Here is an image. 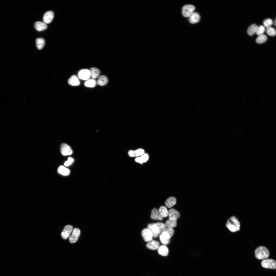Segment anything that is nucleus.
I'll return each instance as SVG.
<instances>
[{"instance_id":"obj_1","label":"nucleus","mask_w":276,"mask_h":276,"mask_svg":"<svg viewBox=\"0 0 276 276\" xmlns=\"http://www.w3.org/2000/svg\"><path fill=\"white\" fill-rule=\"evenodd\" d=\"M165 224L161 222L150 224L147 226L153 234V237L156 238L160 235L166 228Z\"/></svg>"},{"instance_id":"obj_2","label":"nucleus","mask_w":276,"mask_h":276,"mask_svg":"<svg viewBox=\"0 0 276 276\" xmlns=\"http://www.w3.org/2000/svg\"><path fill=\"white\" fill-rule=\"evenodd\" d=\"M226 227L232 232H235L240 230V223L236 216H233L228 220L226 224Z\"/></svg>"},{"instance_id":"obj_3","label":"nucleus","mask_w":276,"mask_h":276,"mask_svg":"<svg viewBox=\"0 0 276 276\" xmlns=\"http://www.w3.org/2000/svg\"><path fill=\"white\" fill-rule=\"evenodd\" d=\"M256 258L259 260L267 258L269 256V252L267 248L264 246H260L255 251Z\"/></svg>"},{"instance_id":"obj_4","label":"nucleus","mask_w":276,"mask_h":276,"mask_svg":"<svg viewBox=\"0 0 276 276\" xmlns=\"http://www.w3.org/2000/svg\"><path fill=\"white\" fill-rule=\"evenodd\" d=\"M195 9V6L192 5H185L182 9V15L184 17H189L194 12Z\"/></svg>"},{"instance_id":"obj_5","label":"nucleus","mask_w":276,"mask_h":276,"mask_svg":"<svg viewBox=\"0 0 276 276\" xmlns=\"http://www.w3.org/2000/svg\"><path fill=\"white\" fill-rule=\"evenodd\" d=\"M262 266L266 268L275 269L276 268V261L275 260L267 259L263 260L261 262Z\"/></svg>"},{"instance_id":"obj_6","label":"nucleus","mask_w":276,"mask_h":276,"mask_svg":"<svg viewBox=\"0 0 276 276\" xmlns=\"http://www.w3.org/2000/svg\"><path fill=\"white\" fill-rule=\"evenodd\" d=\"M142 237L146 242H150L152 240L153 234L151 231L148 228L143 229L141 232Z\"/></svg>"},{"instance_id":"obj_7","label":"nucleus","mask_w":276,"mask_h":276,"mask_svg":"<svg viewBox=\"0 0 276 276\" xmlns=\"http://www.w3.org/2000/svg\"><path fill=\"white\" fill-rule=\"evenodd\" d=\"M80 229L77 228H75L72 231V234L70 237L69 242L71 243H75L77 240L80 234Z\"/></svg>"},{"instance_id":"obj_8","label":"nucleus","mask_w":276,"mask_h":276,"mask_svg":"<svg viewBox=\"0 0 276 276\" xmlns=\"http://www.w3.org/2000/svg\"><path fill=\"white\" fill-rule=\"evenodd\" d=\"M73 228V226L72 225H66L61 233V235L62 238L64 239H67L72 232Z\"/></svg>"},{"instance_id":"obj_9","label":"nucleus","mask_w":276,"mask_h":276,"mask_svg":"<svg viewBox=\"0 0 276 276\" xmlns=\"http://www.w3.org/2000/svg\"><path fill=\"white\" fill-rule=\"evenodd\" d=\"M78 75L79 78L81 79L87 80L90 76V71L86 69H81L79 72Z\"/></svg>"},{"instance_id":"obj_10","label":"nucleus","mask_w":276,"mask_h":276,"mask_svg":"<svg viewBox=\"0 0 276 276\" xmlns=\"http://www.w3.org/2000/svg\"><path fill=\"white\" fill-rule=\"evenodd\" d=\"M61 151L62 154L64 156L71 155L73 153L72 150L70 146L65 143L61 145Z\"/></svg>"},{"instance_id":"obj_11","label":"nucleus","mask_w":276,"mask_h":276,"mask_svg":"<svg viewBox=\"0 0 276 276\" xmlns=\"http://www.w3.org/2000/svg\"><path fill=\"white\" fill-rule=\"evenodd\" d=\"M169 219L172 220H177L180 217V213L174 209H171L168 211Z\"/></svg>"},{"instance_id":"obj_12","label":"nucleus","mask_w":276,"mask_h":276,"mask_svg":"<svg viewBox=\"0 0 276 276\" xmlns=\"http://www.w3.org/2000/svg\"><path fill=\"white\" fill-rule=\"evenodd\" d=\"M54 16V13L52 11H49L46 12L43 15V22L46 24L50 23L52 21Z\"/></svg>"},{"instance_id":"obj_13","label":"nucleus","mask_w":276,"mask_h":276,"mask_svg":"<svg viewBox=\"0 0 276 276\" xmlns=\"http://www.w3.org/2000/svg\"><path fill=\"white\" fill-rule=\"evenodd\" d=\"M188 17L189 22L192 24H194L198 22L200 18L199 14L197 12H194Z\"/></svg>"},{"instance_id":"obj_14","label":"nucleus","mask_w":276,"mask_h":276,"mask_svg":"<svg viewBox=\"0 0 276 276\" xmlns=\"http://www.w3.org/2000/svg\"><path fill=\"white\" fill-rule=\"evenodd\" d=\"M151 217L152 219L154 220H162L163 219L158 210L155 208H153L152 210Z\"/></svg>"},{"instance_id":"obj_15","label":"nucleus","mask_w":276,"mask_h":276,"mask_svg":"<svg viewBox=\"0 0 276 276\" xmlns=\"http://www.w3.org/2000/svg\"><path fill=\"white\" fill-rule=\"evenodd\" d=\"M159 247V242L156 240H152L146 245V247L149 249L155 250L158 249Z\"/></svg>"},{"instance_id":"obj_16","label":"nucleus","mask_w":276,"mask_h":276,"mask_svg":"<svg viewBox=\"0 0 276 276\" xmlns=\"http://www.w3.org/2000/svg\"><path fill=\"white\" fill-rule=\"evenodd\" d=\"M35 29L38 31H41L45 30L47 27V25L43 22L37 21L34 24Z\"/></svg>"},{"instance_id":"obj_17","label":"nucleus","mask_w":276,"mask_h":276,"mask_svg":"<svg viewBox=\"0 0 276 276\" xmlns=\"http://www.w3.org/2000/svg\"><path fill=\"white\" fill-rule=\"evenodd\" d=\"M68 83L69 85L72 86H77L80 84L79 80L76 76L75 75L72 76L68 79Z\"/></svg>"},{"instance_id":"obj_18","label":"nucleus","mask_w":276,"mask_h":276,"mask_svg":"<svg viewBox=\"0 0 276 276\" xmlns=\"http://www.w3.org/2000/svg\"><path fill=\"white\" fill-rule=\"evenodd\" d=\"M158 249V252L160 255L166 256L168 255L169 250L166 246L164 245L161 246L159 247Z\"/></svg>"},{"instance_id":"obj_19","label":"nucleus","mask_w":276,"mask_h":276,"mask_svg":"<svg viewBox=\"0 0 276 276\" xmlns=\"http://www.w3.org/2000/svg\"><path fill=\"white\" fill-rule=\"evenodd\" d=\"M176 203V199L173 197H170L168 198L166 200L165 202V205L167 207L170 208L175 205Z\"/></svg>"},{"instance_id":"obj_20","label":"nucleus","mask_w":276,"mask_h":276,"mask_svg":"<svg viewBox=\"0 0 276 276\" xmlns=\"http://www.w3.org/2000/svg\"><path fill=\"white\" fill-rule=\"evenodd\" d=\"M148 155L147 153L144 154L141 156L136 158L135 159L136 162L142 164L146 162L148 159Z\"/></svg>"},{"instance_id":"obj_21","label":"nucleus","mask_w":276,"mask_h":276,"mask_svg":"<svg viewBox=\"0 0 276 276\" xmlns=\"http://www.w3.org/2000/svg\"><path fill=\"white\" fill-rule=\"evenodd\" d=\"M90 76L93 79L97 78L100 75V71L97 68L92 67L90 68Z\"/></svg>"},{"instance_id":"obj_22","label":"nucleus","mask_w":276,"mask_h":276,"mask_svg":"<svg viewBox=\"0 0 276 276\" xmlns=\"http://www.w3.org/2000/svg\"><path fill=\"white\" fill-rule=\"evenodd\" d=\"M258 26L256 24H253L251 25L248 28L247 32L248 34L250 36H252L256 33Z\"/></svg>"},{"instance_id":"obj_23","label":"nucleus","mask_w":276,"mask_h":276,"mask_svg":"<svg viewBox=\"0 0 276 276\" xmlns=\"http://www.w3.org/2000/svg\"><path fill=\"white\" fill-rule=\"evenodd\" d=\"M57 171L59 174L65 176L69 175L70 172L69 169L62 166H61L59 167Z\"/></svg>"},{"instance_id":"obj_24","label":"nucleus","mask_w":276,"mask_h":276,"mask_svg":"<svg viewBox=\"0 0 276 276\" xmlns=\"http://www.w3.org/2000/svg\"><path fill=\"white\" fill-rule=\"evenodd\" d=\"M108 81V79L107 76L104 75H101L99 77L97 83L99 85L104 86L107 83Z\"/></svg>"},{"instance_id":"obj_25","label":"nucleus","mask_w":276,"mask_h":276,"mask_svg":"<svg viewBox=\"0 0 276 276\" xmlns=\"http://www.w3.org/2000/svg\"><path fill=\"white\" fill-rule=\"evenodd\" d=\"M36 44L37 48L39 50L42 49L45 44L44 39L41 38H38L36 39Z\"/></svg>"},{"instance_id":"obj_26","label":"nucleus","mask_w":276,"mask_h":276,"mask_svg":"<svg viewBox=\"0 0 276 276\" xmlns=\"http://www.w3.org/2000/svg\"><path fill=\"white\" fill-rule=\"evenodd\" d=\"M165 224L167 228H173L177 226V220H172L169 219L166 221Z\"/></svg>"},{"instance_id":"obj_27","label":"nucleus","mask_w":276,"mask_h":276,"mask_svg":"<svg viewBox=\"0 0 276 276\" xmlns=\"http://www.w3.org/2000/svg\"><path fill=\"white\" fill-rule=\"evenodd\" d=\"M159 212L162 217H167L168 215V211L166 208L164 206H162L158 210Z\"/></svg>"},{"instance_id":"obj_28","label":"nucleus","mask_w":276,"mask_h":276,"mask_svg":"<svg viewBox=\"0 0 276 276\" xmlns=\"http://www.w3.org/2000/svg\"><path fill=\"white\" fill-rule=\"evenodd\" d=\"M267 39V36L265 34H263L258 36L256 39V41L258 43L262 44L265 42Z\"/></svg>"},{"instance_id":"obj_29","label":"nucleus","mask_w":276,"mask_h":276,"mask_svg":"<svg viewBox=\"0 0 276 276\" xmlns=\"http://www.w3.org/2000/svg\"><path fill=\"white\" fill-rule=\"evenodd\" d=\"M96 82L94 79H88L84 83L85 85L88 87H93L96 85Z\"/></svg>"},{"instance_id":"obj_30","label":"nucleus","mask_w":276,"mask_h":276,"mask_svg":"<svg viewBox=\"0 0 276 276\" xmlns=\"http://www.w3.org/2000/svg\"><path fill=\"white\" fill-rule=\"evenodd\" d=\"M133 157H138L144 154V151L143 149H139L135 151L133 150Z\"/></svg>"},{"instance_id":"obj_31","label":"nucleus","mask_w":276,"mask_h":276,"mask_svg":"<svg viewBox=\"0 0 276 276\" xmlns=\"http://www.w3.org/2000/svg\"><path fill=\"white\" fill-rule=\"evenodd\" d=\"M266 32L269 36H273L276 35V30L274 28L271 27L267 28Z\"/></svg>"},{"instance_id":"obj_32","label":"nucleus","mask_w":276,"mask_h":276,"mask_svg":"<svg viewBox=\"0 0 276 276\" xmlns=\"http://www.w3.org/2000/svg\"><path fill=\"white\" fill-rule=\"evenodd\" d=\"M163 232L166 234L170 238L173 236L174 232L173 228H166Z\"/></svg>"},{"instance_id":"obj_33","label":"nucleus","mask_w":276,"mask_h":276,"mask_svg":"<svg viewBox=\"0 0 276 276\" xmlns=\"http://www.w3.org/2000/svg\"><path fill=\"white\" fill-rule=\"evenodd\" d=\"M273 21L270 18H267L263 22V24L264 26L267 28L270 27L273 24Z\"/></svg>"},{"instance_id":"obj_34","label":"nucleus","mask_w":276,"mask_h":276,"mask_svg":"<svg viewBox=\"0 0 276 276\" xmlns=\"http://www.w3.org/2000/svg\"><path fill=\"white\" fill-rule=\"evenodd\" d=\"M265 31V28L264 27V26L261 25L258 27L256 33L257 35L259 36L263 34Z\"/></svg>"},{"instance_id":"obj_35","label":"nucleus","mask_w":276,"mask_h":276,"mask_svg":"<svg viewBox=\"0 0 276 276\" xmlns=\"http://www.w3.org/2000/svg\"><path fill=\"white\" fill-rule=\"evenodd\" d=\"M159 235V239L162 244L167 245L169 243L170 240V239H167L164 238L161 234Z\"/></svg>"},{"instance_id":"obj_36","label":"nucleus","mask_w":276,"mask_h":276,"mask_svg":"<svg viewBox=\"0 0 276 276\" xmlns=\"http://www.w3.org/2000/svg\"><path fill=\"white\" fill-rule=\"evenodd\" d=\"M74 161V159L73 158L69 157L68 158V160L65 162L64 165L65 166H68L70 165Z\"/></svg>"},{"instance_id":"obj_37","label":"nucleus","mask_w":276,"mask_h":276,"mask_svg":"<svg viewBox=\"0 0 276 276\" xmlns=\"http://www.w3.org/2000/svg\"><path fill=\"white\" fill-rule=\"evenodd\" d=\"M275 25H276V20H275Z\"/></svg>"}]
</instances>
